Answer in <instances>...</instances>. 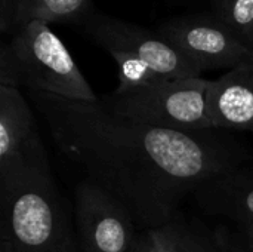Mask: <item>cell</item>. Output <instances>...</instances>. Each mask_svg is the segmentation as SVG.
I'll return each mask as SVG.
<instances>
[{
	"label": "cell",
	"mask_w": 253,
	"mask_h": 252,
	"mask_svg": "<svg viewBox=\"0 0 253 252\" xmlns=\"http://www.w3.org/2000/svg\"><path fill=\"white\" fill-rule=\"evenodd\" d=\"M80 30L99 48L135 55L165 79L202 77V70L159 31L114 18L95 9L80 22Z\"/></svg>",
	"instance_id": "5b68a950"
},
{
	"label": "cell",
	"mask_w": 253,
	"mask_h": 252,
	"mask_svg": "<svg viewBox=\"0 0 253 252\" xmlns=\"http://www.w3.org/2000/svg\"><path fill=\"white\" fill-rule=\"evenodd\" d=\"M1 238L13 252H80L52 175H27L0 187Z\"/></svg>",
	"instance_id": "3957f363"
},
{
	"label": "cell",
	"mask_w": 253,
	"mask_h": 252,
	"mask_svg": "<svg viewBox=\"0 0 253 252\" xmlns=\"http://www.w3.org/2000/svg\"><path fill=\"white\" fill-rule=\"evenodd\" d=\"M215 244L219 252H253V226L221 227L215 235Z\"/></svg>",
	"instance_id": "9a60e30c"
},
{
	"label": "cell",
	"mask_w": 253,
	"mask_h": 252,
	"mask_svg": "<svg viewBox=\"0 0 253 252\" xmlns=\"http://www.w3.org/2000/svg\"><path fill=\"white\" fill-rule=\"evenodd\" d=\"M172 252H219V250L216 244H212L205 236L179 223Z\"/></svg>",
	"instance_id": "2e32d148"
},
{
	"label": "cell",
	"mask_w": 253,
	"mask_h": 252,
	"mask_svg": "<svg viewBox=\"0 0 253 252\" xmlns=\"http://www.w3.org/2000/svg\"><path fill=\"white\" fill-rule=\"evenodd\" d=\"M0 252H13V250H12V247L6 241L0 239Z\"/></svg>",
	"instance_id": "ac0fdd59"
},
{
	"label": "cell",
	"mask_w": 253,
	"mask_h": 252,
	"mask_svg": "<svg viewBox=\"0 0 253 252\" xmlns=\"http://www.w3.org/2000/svg\"><path fill=\"white\" fill-rule=\"evenodd\" d=\"M202 71L234 68L253 56V48L213 13L170 18L157 30Z\"/></svg>",
	"instance_id": "52a82bcc"
},
{
	"label": "cell",
	"mask_w": 253,
	"mask_h": 252,
	"mask_svg": "<svg viewBox=\"0 0 253 252\" xmlns=\"http://www.w3.org/2000/svg\"><path fill=\"white\" fill-rule=\"evenodd\" d=\"M205 212L253 226V166L242 165L209 178L193 193Z\"/></svg>",
	"instance_id": "30bf717a"
},
{
	"label": "cell",
	"mask_w": 253,
	"mask_h": 252,
	"mask_svg": "<svg viewBox=\"0 0 253 252\" xmlns=\"http://www.w3.org/2000/svg\"><path fill=\"white\" fill-rule=\"evenodd\" d=\"M209 80L165 79L125 94H110L102 105L114 116L175 131L213 129L206 113Z\"/></svg>",
	"instance_id": "277c9868"
},
{
	"label": "cell",
	"mask_w": 253,
	"mask_h": 252,
	"mask_svg": "<svg viewBox=\"0 0 253 252\" xmlns=\"http://www.w3.org/2000/svg\"><path fill=\"white\" fill-rule=\"evenodd\" d=\"M206 113L213 129L253 132V56L209 80Z\"/></svg>",
	"instance_id": "9c48e42d"
},
{
	"label": "cell",
	"mask_w": 253,
	"mask_h": 252,
	"mask_svg": "<svg viewBox=\"0 0 253 252\" xmlns=\"http://www.w3.org/2000/svg\"><path fill=\"white\" fill-rule=\"evenodd\" d=\"M16 0H0V31L3 34L13 33Z\"/></svg>",
	"instance_id": "e0dca14e"
},
{
	"label": "cell",
	"mask_w": 253,
	"mask_h": 252,
	"mask_svg": "<svg viewBox=\"0 0 253 252\" xmlns=\"http://www.w3.org/2000/svg\"><path fill=\"white\" fill-rule=\"evenodd\" d=\"M211 13L253 48V0H212Z\"/></svg>",
	"instance_id": "4fadbf2b"
},
{
	"label": "cell",
	"mask_w": 253,
	"mask_h": 252,
	"mask_svg": "<svg viewBox=\"0 0 253 252\" xmlns=\"http://www.w3.org/2000/svg\"><path fill=\"white\" fill-rule=\"evenodd\" d=\"M110 55L117 65L119 77V85L114 94H125L165 80V77L160 76L150 64L135 55L125 52H111Z\"/></svg>",
	"instance_id": "7c38bea8"
},
{
	"label": "cell",
	"mask_w": 253,
	"mask_h": 252,
	"mask_svg": "<svg viewBox=\"0 0 253 252\" xmlns=\"http://www.w3.org/2000/svg\"><path fill=\"white\" fill-rule=\"evenodd\" d=\"M178 224V220H175L166 226L142 230V233L136 235L126 252H172L176 241Z\"/></svg>",
	"instance_id": "5bb4252c"
},
{
	"label": "cell",
	"mask_w": 253,
	"mask_h": 252,
	"mask_svg": "<svg viewBox=\"0 0 253 252\" xmlns=\"http://www.w3.org/2000/svg\"><path fill=\"white\" fill-rule=\"evenodd\" d=\"M61 154L114 196L142 230L176 220L182 201L212 177L246 165V146L222 129L175 131L87 102L28 91Z\"/></svg>",
	"instance_id": "6da1fadb"
},
{
	"label": "cell",
	"mask_w": 253,
	"mask_h": 252,
	"mask_svg": "<svg viewBox=\"0 0 253 252\" xmlns=\"http://www.w3.org/2000/svg\"><path fill=\"white\" fill-rule=\"evenodd\" d=\"M74 214L80 252H126L136 238L132 214L90 180L74 189Z\"/></svg>",
	"instance_id": "ba28073f"
},
{
	"label": "cell",
	"mask_w": 253,
	"mask_h": 252,
	"mask_svg": "<svg viewBox=\"0 0 253 252\" xmlns=\"http://www.w3.org/2000/svg\"><path fill=\"white\" fill-rule=\"evenodd\" d=\"M0 86L47 92L70 100L99 98L49 22L31 19L0 46Z\"/></svg>",
	"instance_id": "7a4b0ae2"
},
{
	"label": "cell",
	"mask_w": 253,
	"mask_h": 252,
	"mask_svg": "<svg viewBox=\"0 0 253 252\" xmlns=\"http://www.w3.org/2000/svg\"><path fill=\"white\" fill-rule=\"evenodd\" d=\"M27 175H52L33 108L19 88L0 86V187Z\"/></svg>",
	"instance_id": "8992f818"
},
{
	"label": "cell",
	"mask_w": 253,
	"mask_h": 252,
	"mask_svg": "<svg viewBox=\"0 0 253 252\" xmlns=\"http://www.w3.org/2000/svg\"><path fill=\"white\" fill-rule=\"evenodd\" d=\"M93 9L90 0H16L13 33L19 25L31 19L79 27L84 16Z\"/></svg>",
	"instance_id": "8fae6325"
}]
</instances>
